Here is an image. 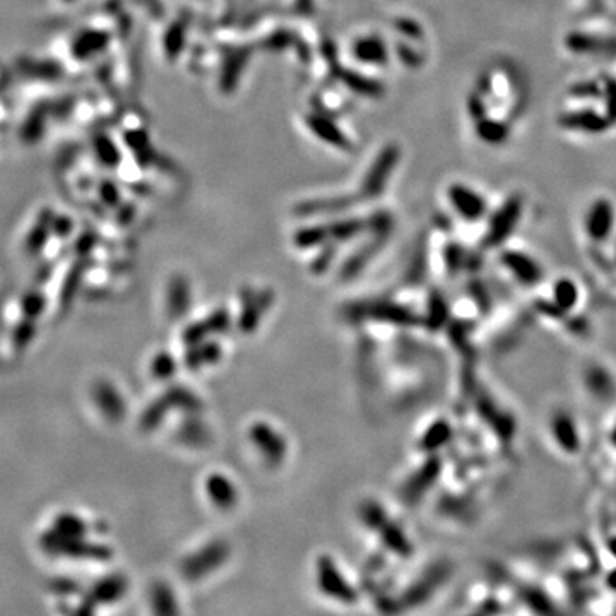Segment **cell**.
Masks as SVG:
<instances>
[{
	"label": "cell",
	"mask_w": 616,
	"mask_h": 616,
	"mask_svg": "<svg viewBox=\"0 0 616 616\" xmlns=\"http://www.w3.org/2000/svg\"><path fill=\"white\" fill-rule=\"evenodd\" d=\"M319 587L324 594H327L329 598L343 601V603H353L357 599V592H354L353 585L348 582L341 572L336 567L334 560L329 557H322L319 560Z\"/></svg>",
	"instance_id": "obj_1"
},
{
	"label": "cell",
	"mask_w": 616,
	"mask_h": 616,
	"mask_svg": "<svg viewBox=\"0 0 616 616\" xmlns=\"http://www.w3.org/2000/svg\"><path fill=\"white\" fill-rule=\"evenodd\" d=\"M399 162V148L396 146H387L384 151L378 155V158L375 159L373 166L370 168L368 173H366L365 182H363L361 192L366 197H377L384 190L385 183L392 173V170L396 168V163Z\"/></svg>",
	"instance_id": "obj_2"
},
{
	"label": "cell",
	"mask_w": 616,
	"mask_h": 616,
	"mask_svg": "<svg viewBox=\"0 0 616 616\" xmlns=\"http://www.w3.org/2000/svg\"><path fill=\"white\" fill-rule=\"evenodd\" d=\"M520 214H522V199L514 195V197L508 199L502 208L496 211L495 216H493L488 231L489 243L496 245V243H502L503 240H507L508 236L512 235V231H514Z\"/></svg>",
	"instance_id": "obj_3"
},
{
	"label": "cell",
	"mask_w": 616,
	"mask_h": 616,
	"mask_svg": "<svg viewBox=\"0 0 616 616\" xmlns=\"http://www.w3.org/2000/svg\"><path fill=\"white\" fill-rule=\"evenodd\" d=\"M447 195H449L452 208L466 221H478L487 213V202H485V199L480 194L474 192L473 189H469V187L461 185V183H454L447 190Z\"/></svg>",
	"instance_id": "obj_4"
},
{
	"label": "cell",
	"mask_w": 616,
	"mask_h": 616,
	"mask_svg": "<svg viewBox=\"0 0 616 616\" xmlns=\"http://www.w3.org/2000/svg\"><path fill=\"white\" fill-rule=\"evenodd\" d=\"M611 228H613V208L606 199H599L587 213L585 231L594 242H603L611 233Z\"/></svg>",
	"instance_id": "obj_5"
},
{
	"label": "cell",
	"mask_w": 616,
	"mask_h": 616,
	"mask_svg": "<svg viewBox=\"0 0 616 616\" xmlns=\"http://www.w3.org/2000/svg\"><path fill=\"white\" fill-rule=\"evenodd\" d=\"M250 437L252 442L255 443V447L264 454V457L274 462L282 461V457H285L286 443L281 435H279L276 430H273L269 424L257 423L250 430Z\"/></svg>",
	"instance_id": "obj_6"
},
{
	"label": "cell",
	"mask_w": 616,
	"mask_h": 616,
	"mask_svg": "<svg viewBox=\"0 0 616 616\" xmlns=\"http://www.w3.org/2000/svg\"><path fill=\"white\" fill-rule=\"evenodd\" d=\"M227 553H228L227 546L221 545V543L208 546V548L202 550L201 553L194 554V557H190L189 560L185 561V565H183V572H185V575L189 577V579H197V577H201L202 573L216 568L217 565L227 558Z\"/></svg>",
	"instance_id": "obj_7"
},
{
	"label": "cell",
	"mask_w": 616,
	"mask_h": 616,
	"mask_svg": "<svg viewBox=\"0 0 616 616\" xmlns=\"http://www.w3.org/2000/svg\"><path fill=\"white\" fill-rule=\"evenodd\" d=\"M503 266L524 285H534L541 279V269L533 259L520 252H505L502 255Z\"/></svg>",
	"instance_id": "obj_8"
},
{
	"label": "cell",
	"mask_w": 616,
	"mask_h": 616,
	"mask_svg": "<svg viewBox=\"0 0 616 616\" xmlns=\"http://www.w3.org/2000/svg\"><path fill=\"white\" fill-rule=\"evenodd\" d=\"M206 489H208V496L211 499V502L217 505V508H231L238 500L235 485L224 474H209L206 480Z\"/></svg>",
	"instance_id": "obj_9"
},
{
	"label": "cell",
	"mask_w": 616,
	"mask_h": 616,
	"mask_svg": "<svg viewBox=\"0 0 616 616\" xmlns=\"http://www.w3.org/2000/svg\"><path fill=\"white\" fill-rule=\"evenodd\" d=\"M353 57L363 64L380 65L387 62V47L377 36L359 38L353 45Z\"/></svg>",
	"instance_id": "obj_10"
},
{
	"label": "cell",
	"mask_w": 616,
	"mask_h": 616,
	"mask_svg": "<svg viewBox=\"0 0 616 616\" xmlns=\"http://www.w3.org/2000/svg\"><path fill=\"white\" fill-rule=\"evenodd\" d=\"M228 325V313L227 312H216L209 317L208 320H202L197 322L192 327H189V331L185 332L183 339L187 341V344H197L202 339L208 338V336L214 334V332H221Z\"/></svg>",
	"instance_id": "obj_11"
},
{
	"label": "cell",
	"mask_w": 616,
	"mask_h": 616,
	"mask_svg": "<svg viewBox=\"0 0 616 616\" xmlns=\"http://www.w3.org/2000/svg\"><path fill=\"white\" fill-rule=\"evenodd\" d=\"M307 122H308L307 125L310 127V130H312L313 134H317V136H319V139H322L324 143L332 144V146H336V148L350 146L346 141V136H344V134L341 132L338 127H336L334 122L329 120V118L320 117V115H312V117H308Z\"/></svg>",
	"instance_id": "obj_12"
},
{
	"label": "cell",
	"mask_w": 616,
	"mask_h": 616,
	"mask_svg": "<svg viewBox=\"0 0 616 616\" xmlns=\"http://www.w3.org/2000/svg\"><path fill=\"white\" fill-rule=\"evenodd\" d=\"M190 288L183 278H175L168 289V310L171 317H182L189 310Z\"/></svg>",
	"instance_id": "obj_13"
},
{
	"label": "cell",
	"mask_w": 616,
	"mask_h": 616,
	"mask_svg": "<svg viewBox=\"0 0 616 616\" xmlns=\"http://www.w3.org/2000/svg\"><path fill=\"white\" fill-rule=\"evenodd\" d=\"M561 124L567 129L585 130V132H601L606 127V120L594 112H573L561 118Z\"/></svg>",
	"instance_id": "obj_14"
},
{
	"label": "cell",
	"mask_w": 616,
	"mask_h": 616,
	"mask_svg": "<svg viewBox=\"0 0 616 616\" xmlns=\"http://www.w3.org/2000/svg\"><path fill=\"white\" fill-rule=\"evenodd\" d=\"M106 43H108V36L105 33L86 31L79 34L72 50H74V55L78 59H87V57H93L99 50L105 48Z\"/></svg>",
	"instance_id": "obj_15"
},
{
	"label": "cell",
	"mask_w": 616,
	"mask_h": 616,
	"mask_svg": "<svg viewBox=\"0 0 616 616\" xmlns=\"http://www.w3.org/2000/svg\"><path fill=\"white\" fill-rule=\"evenodd\" d=\"M552 430H553L554 438H557V442L560 443L564 449H567V450L575 449L577 450V438L579 437H577V430L573 428L572 420H570L568 416L558 415L557 418L553 420Z\"/></svg>",
	"instance_id": "obj_16"
},
{
	"label": "cell",
	"mask_w": 616,
	"mask_h": 616,
	"mask_svg": "<svg viewBox=\"0 0 616 616\" xmlns=\"http://www.w3.org/2000/svg\"><path fill=\"white\" fill-rule=\"evenodd\" d=\"M476 132L480 139L488 144H502L508 137L507 125L493 118H480L476 124Z\"/></svg>",
	"instance_id": "obj_17"
},
{
	"label": "cell",
	"mask_w": 616,
	"mask_h": 616,
	"mask_svg": "<svg viewBox=\"0 0 616 616\" xmlns=\"http://www.w3.org/2000/svg\"><path fill=\"white\" fill-rule=\"evenodd\" d=\"M553 294H554V301L560 308L568 310L572 308L573 305H577V286L573 285L570 279H560V281L554 285L553 288Z\"/></svg>",
	"instance_id": "obj_18"
},
{
	"label": "cell",
	"mask_w": 616,
	"mask_h": 616,
	"mask_svg": "<svg viewBox=\"0 0 616 616\" xmlns=\"http://www.w3.org/2000/svg\"><path fill=\"white\" fill-rule=\"evenodd\" d=\"M380 531H382V538H384V541L387 543V546L392 550V552L401 554H408L411 552L408 539L404 538L403 531H401L399 527L390 526V524H387V520H385L384 526L380 527Z\"/></svg>",
	"instance_id": "obj_19"
},
{
	"label": "cell",
	"mask_w": 616,
	"mask_h": 616,
	"mask_svg": "<svg viewBox=\"0 0 616 616\" xmlns=\"http://www.w3.org/2000/svg\"><path fill=\"white\" fill-rule=\"evenodd\" d=\"M450 437V428L445 422H437L428 428V431L423 437V449L435 450L440 449L443 443Z\"/></svg>",
	"instance_id": "obj_20"
},
{
	"label": "cell",
	"mask_w": 616,
	"mask_h": 616,
	"mask_svg": "<svg viewBox=\"0 0 616 616\" xmlns=\"http://www.w3.org/2000/svg\"><path fill=\"white\" fill-rule=\"evenodd\" d=\"M220 353L221 351L217 350V346H214V344H204V346L197 348V350L194 351V354L190 353L189 357H187V363H189V366L197 368V366H202L204 363L208 365V363L216 361L217 354Z\"/></svg>",
	"instance_id": "obj_21"
},
{
	"label": "cell",
	"mask_w": 616,
	"mask_h": 616,
	"mask_svg": "<svg viewBox=\"0 0 616 616\" xmlns=\"http://www.w3.org/2000/svg\"><path fill=\"white\" fill-rule=\"evenodd\" d=\"M325 236H329L327 228L312 227V228L300 229V231L296 233V238H294V242H296V245H300V247L308 248V247H313V245L322 243L325 240Z\"/></svg>",
	"instance_id": "obj_22"
},
{
	"label": "cell",
	"mask_w": 616,
	"mask_h": 616,
	"mask_svg": "<svg viewBox=\"0 0 616 616\" xmlns=\"http://www.w3.org/2000/svg\"><path fill=\"white\" fill-rule=\"evenodd\" d=\"M361 229V223L358 221H341V223H334L331 228H327L329 236H334L338 240H348L351 236H354Z\"/></svg>",
	"instance_id": "obj_23"
},
{
	"label": "cell",
	"mask_w": 616,
	"mask_h": 616,
	"mask_svg": "<svg viewBox=\"0 0 616 616\" xmlns=\"http://www.w3.org/2000/svg\"><path fill=\"white\" fill-rule=\"evenodd\" d=\"M346 84L351 87V89L359 91V93H363V94H380L382 93V87L378 86L377 83L359 78V76H357V74H348Z\"/></svg>",
	"instance_id": "obj_24"
},
{
	"label": "cell",
	"mask_w": 616,
	"mask_h": 616,
	"mask_svg": "<svg viewBox=\"0 0 616 616\" xmlns=\"http://www.w3.org/2000/svg\"><path fill=\"white\" fill-rule=\"evenodd\" d=\"M96 148H98V156L103 163H106V166H115L120 159L118 156L117 148L113 146L112 141L105 139V137H99L96 141Z\"/></svg>",
	"instance_id": "obj_25"
},
{
	"label": "cell",
	"mask_w": 616,
	"mask_h": 616,
	"mask_svg": "<svg viewBox=\"0 0 616 616\" xmlns=\"http://www.w3.org/2000/svg\"><path fill=\"white\" fill-rule=\"evenodd\" d=\"M361 517L370 527H375V529H380V527L384 526L385 520H387L385 519V512L375 503H368L363 507Z\"/></svg>",
	"instance_id": "obj_26"
},
{
	"label": "cell",
	"mask_w": 616,
	"mask_h": 616,
	"mask_svg": "<svg viewBox=\"0 0 616 616\" xmlns=\"http://www.w3.org/2000/svg\"><path fill=\"white\" fill-rule=\"evenodd\" d=\"M183 45V29L182 26H173L166 36V52L170 57H175V53L182 48Z\"/></svg>",
	"instance_id": "obj_27"
},
{
	"label": "cell",
	"mask_w": 616,
	"mask_h": 616,
	"mask_svg": "<svg viewBox=\"0 0 616 616\" xmlns=\"http://www.w3.org/2000/svg\"><path fill=\"white\" fill-rule=\"evenodd\" d=\"M175 365H173V359L170 358V354H159L155 361V372L158 377L162 378H168L171 373H173Z\"/></svg>",
	"instance_id": "obj_28"
},
{
	"label": "cell",
	"mask_w": 616,
	"mask_h": 616,
	"mask_svg": "<svg viewBox=\"0 0 616 616\" xmlns=\"http://www.w3.org/2000/svg\"><path fill=\"white\" fill-rule=\"evenodd\" d=\"M608 112L611 118H616V83H608Z\"/></svg>",
	"instance_id": "obj_29"
},
{
	"label": "cell",
	"mask_w": 616,
	"mask_h": 616,
	"mask_svg": "<svg viewBox=\"0 0 616 616\" xmlns=\"http://www.w3.org/2000/svg\"><path fill=\"white\" fill-rule=\"evenodd\" d=\"M613 440H615V443H616V428H615V431H613Z\"/></svg>",
	"instance_id": "obj_30"
},
{
	"label": "cell",
	"mask_w": 616,
	"mask_h": 616,
	"mask_svg": "<svg viewBox=\"0 0 616 616\" xmlns=\"http://www.w3.org/2000/svg\"><path fill=\"white\" fill-rule=\"evenodd\" d=\"M64 2H74V0H64Z\"/></svg>",
	"instance_id": "obj_31"
}]
</instances>
